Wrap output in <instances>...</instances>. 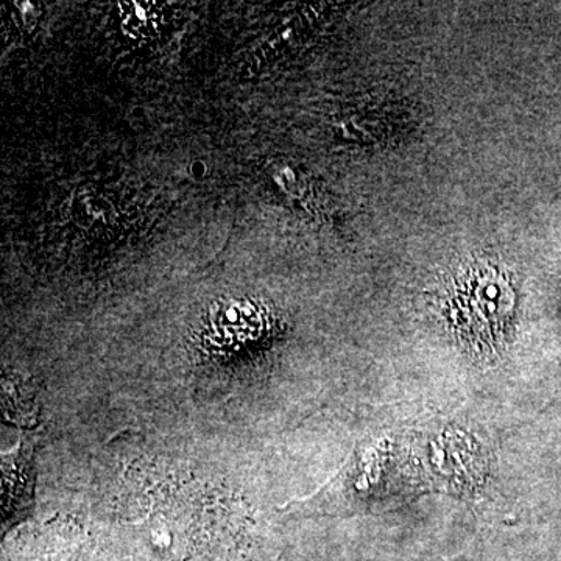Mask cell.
I'll list each match as a JSON object with an SVG mask.
<instances>
[{"label":"cell","mask_w":561,"mask_h":561,"mask_svg":"<svg viewBox=\"0 0 561 561\" xmlns=\"http://www.w3.org/2000/svg\"><path fill=\"white\" fill-rule=\"evenodd\" d=\"M457 305L461 317H470L465 327L478 335L482 330V335L490 337L491 331L504 324L508 316L507 287L491 273H483L482 279L478 276L461 289Z\"/></svg>","instance_id":"6da1fadb"}]
</instances>
